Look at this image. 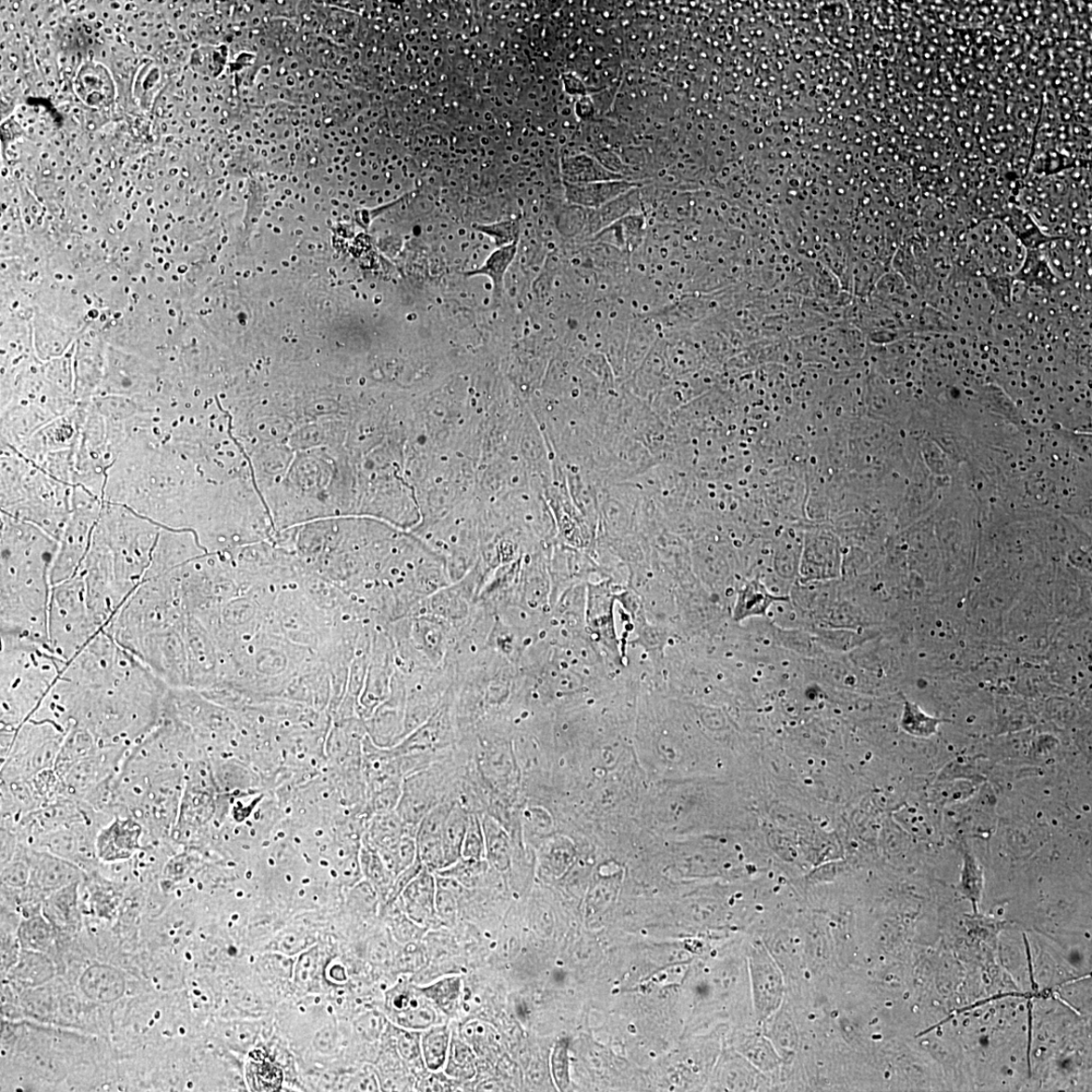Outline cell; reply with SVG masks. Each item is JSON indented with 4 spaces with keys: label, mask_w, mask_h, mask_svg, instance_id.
Returning a JSON list of instances; mask_svg holds the SVG:
<instances>
[{
    "label": "cell",
    "mask_w": 1092,
    "mask_h": 1092,
    "mask_svg": "<svg viewBox=\"0 0 1092 1092\" xmlns=\"http://www.w3.org/2000/svg\"><path fill=\"white\" fill-rule=\"evenodd\" d=\"M170 687L100 631L71 659L48 695L63 724L100 741L137 737L159 724Z\"/></svg>",
    "instance_id": "cell-1"
},
{
    "label": "cell",
    "mask_w": 1092,
    "mask_h": 1092,
    "mask_svg": "<svg viewBox=\"0 0 1092 1092\" xmlns=\"http://www.w3.org/2000/svg\"><path fill=\"white\" fill-rule=\"evenodd\" d=\"M57 549V540L37 526L5 519L0 584L2 638L49 646L48 616Z\"/></svg>",
    "instance_id": "cell-2"
},
{
    "label": "cell",
    "mask_w": 1092,
    "mask_h": 1092,
    "mask_svg": "<svg viewBox=\"0 0 1092 1092\" xmlns=\"http://www.w3.org/2000/svg\"><path fill=\"white\" fill-rule=\"evenodd\" d=\"M2 720L16 731L37 712L66 662L49 646L15 638H2Z\"/></svg>",
    "instance_id": "cell-3"
},
{
    "label": "cell",
    "mask_w": 1092,
    "mask_h": 1092,
    "mask_svg": "<svg viewBox=\"0 0 1092 1092\" xmlns=\"http://www.w3.org/2000/svg\"><path fill=\"white\" fill-rule=\"evenodd\" d=\"M102 630L90 615L86 584L80 574L53 586L48 638L58 657L70 662Z\"/></svg>",
    "instance_id": "cell-4"
},
{
    "label": "cell",
    "mask_w": 1092,
    "mask_h": 1092,
    "mask_svg": "<svg viewBox=\"0 0 1092 1092\" xmlns=\"http://www.w3.org/2000/svg\"><path fill=\"white\" fill-rule=\"evenodd\" d=\"M29 861L30 881L22 890L26 904H42L48 895L83 879L84 873L76 863L51 851H29Z\"/></svg>",
    "instance_id": "cell-5"
},
{
    "label": "cell",
    "mask_w": 1092,
    "mask_h": 1092,
    "mask_svg": "<svg viewBox=\"0 0 1092 1092\" xmlns=\"http://www.w3.org/2000/svg\"><path fill=\"white\" fill-rule=\"evenodd\" d=\"M452 809L449 804L432 809L419 822L416 833L417 856L428 870L446 869L443 833Z\"/></svg>",
    "instance_id": "cell-6"
},
{
    "label": "cell",
    "mask_w": 1092,
    "mask_h": 1092,
    "mask_svg": "<svg viewBox=\"0 0 1092 1092\" xmlns=\"http://www.w3.org/2000/svg\"><path fill=\"white\" fill-rule=\"evenodd\" d=\"M78 988L89 1001L110 1004L125 995L126 979L122 972L113 966L93 964L83 971Z\"/></svg>",
    "instance_id": "cell-7"
},
{
    "label": "cell",
    "mask_w": 1092,
    "mask_h": 1092,
    "mask_svg": "<svg viewBox=\"0 0 1092 1092\" xmlns=\"http://www.w3.org/2000/svg\"><path fill=\"white\" fill-rule=\"evenodd\" d=\"M142 827L131 820H117L97 838L98 856L105 862L127 860L139 848Z\"/></svg>",
    "instance_id": "cell-8"
},
{
    "label": "cell",
    "mask_w": 1092,
    "mask_h": 1092,
    "mask_svg": "<svg viewBox=\"0 0 1092 1092\" xmlns=\"http://www.w3.org/2000/svg\"><path fill=\"white\" fill-rule=\"evenodd\" d=\"M55 975V965L44 952L21 949L18 961L6 976L15 987L26 990L47 986Z\"/></svg>",
    "instance_id": "cell-9"
},
{
    "label": "cell",
    "mask_w": 1092,
    "mask_h": 1092,
    "mask_svg": "<svg viewBox=\"0 0 1092 1092\" xmlns=\"http://www.w3.org/2000/svg\"><path fill=\"white\" fill-rule=\"evenodd\" d=\"M436 878L424 868L401 894L408 916L424 923L436 915Z\"/></svg>",
    "instance_id": "cell-10"
},
{
    "label": "cell",
    "mask_w": 1092,
    "mask_h": 1092,
    "mask_svg": "<svg viewBox=\"0 0 1092 1092\" xmlns=\"http://www.w3.org/2000/svg\"><path fill=\"white\" fill-rule=\"evenodd\" d=\"M71 884L48 895L42 903V914L50 921L55 931L75 932L80 923L78 908V887Z\"/></svg>",
    "instance_id": "cell-11"
},
{
    "label": "cell",
    "mask_w": 1092,
    "mask_h": 1092,
    "mask_svg": "<svg viewBox=\"0 0 1092 1092\" xmlns=\"http://www.w3.org/2000/svg\"><path fill=\"white\" fill-rule=\"evenodd\" d=\"M55 929L42 911L23 918L17 931L21 949L46 952L54 941Z\"/></svg>",
    "instance_id": "cell-12"
},
{
    "label": "cell",
    "mask_w": 1092,
    "mask_h": 1092,
    "mask_svg": "<svg viewBox=\"0 0 1092 1092\" xmlns=\"http://www.w3.org/2000/svg\"><path fill=\"white\" fill-rule=\"evenodd\" d=\"M447 726L442 717L432 719L429 724L415 731L410 738L404 740L398 747L391 750L395 757L403 755L422 754L440 746V742L447 736Z\"/></svg>",
    "instance_id": "cell-13"
},
{
    "label": "cell",
    "mask_w": 1092,
    "mask_h": 1092,
    "mask_svg": "<svg viewBox=\"0 0 1092 1092\" xmlns=\"http://www.w3.org/2000/svg\"><path fill=\"white\" fill-rule=\"evenodd\" d=\"M470 816L461 807L452 806L443 833L444 858L446 869L462 860L464 836Z\"/></svg>",
    "instance_id": "cell-14"
},
{
    "label": "cell",
    "mask_w": 1092,
    "mask_h": 1092,
    "mask_svg": "<svg viewBox=\"0 0 1092 1092\" xmlns=\"http://www.w3.org/2000/svg\"><path fill=\"white\" fill-rule=\"evenodd\" d=\"M485 836L486 858L497 870L504 871L509 864V839L502 826L490 816L482 820Z\"/></svg>",
    "instance_id": "cell-15"
},
{
    "label": "cell",
    "mask_w": 1092,
    "mask_h": 1092,
    "mask_svg": "<svg viewBox=\"0 0 1092 1092\" xmlns=\"http://www.w3.org/2000/svg\"><path fill=\"white\" fill-rule=\"evenodd\" d=\"M450 1031L446 1026L432 1027L422 1038V1053L430 1071H438L447 1060Z\"/></svg>",
    "instance_id": "cell-16"
},
{
    "label": "cell",
    "mask_w": 1092,
    "mask_h": 1092,
    "mask_svg": "<svg viewBox=\"0 0 1092 1092\" xmlns=\"http://www.w3.org/2000/svg\"><path fill=\"white\" fill-rule=\"evenodd\" d=\"M22 991H25L21 1002L22 1011L35 1018L49 1021L57 1009L53 993L45 986Z\"/></svg>",
    "instance_id": "cell-17"
},
{
    "label": "cell",
    "mask_w": 1092,
    "mask_h": 1092,
    "mask_svg": "<svg viewBox=\"0 0 1092 1092\" xmlns=\"http://www.w3.org/2000/svg\"><path fill=\"white\" fill-rule=\"evenodd\" d=\"M462 983L459 977H450L438 981L435 986L422 989L426 998L440 1007L443 1011L451 1012L457 1005L461 994Z\"/></svg>",
    "instance_id": "cell-18"
},
{
    "label": "cell",
    "mask_w": 1092,
    "mask_h": 1092,
    "mask_svg": "<svg viewBox=\"0 0 1092 1092\" xmlns=\"http://www.w3.org/2000/svg\"><path fill=\"white\" fill-rule=\"evenodd\" d=\"M360 861H362V867L367 878L380 891H388L394 875L388 870L377 850L366 841L362 850Z\"/></svg>",
    "instance_id": "cell-19"
},
{
    "label": "cell",
    "mask_w": 1092,
    "mask_h": 1092,
    "mask_svg": "<svg viewBox=\"0 0 1092 1092\" xmlns=\"http://www.w3.org/2000/svg\"><path fill=\"white\" fill-rule=\"evenodd\" d=\"M29 851L17 854L7 860L3 866L2 881L6 887L14 891H21L30 881Z\"/></svg>",
    "instance_id": "cell-20"
},
{
    "label": "cell",
    "mask_w": 1092,
    "mask_h": 1092,
    "mask_svg": "<svg viewBox=\"0 0 1092 1092\" xmlns=\"http://www.w3.org/2000/svg\"><path fill=\"white\" fill-rule=\"evenodd\" d=\"M485 857L486 847L482 821L475 815H470L463 845L462 859L482 861Z\"/></svg>",
    "instance_id": "cell-21"
},
{
    "label": "cell",
    "mask_w": 1092,
    "mask_h": 1092,
    "mask_svg": "<svg viewBox=\"0 0 1092 1092\" xmlns=\"http://www.w3.org/2000/svg\"><path fill=\"white\" fill-rule=\"evenodd\" d=\"M449 1072L455 1076L471 1078L475 1074L474 1055L469 1047L461 1042L451 1044Z\"/></svg>",
    "instance_id": "cell-22"
},
{
    "label": "cell",
    "mask_w": 1092,
    "mask_h": 1092,
    "mask_svg": "<svg viewBox=\"0 0 1092 1092\" xmlns=\"http://www.w3.org/2000/svg\"><path fill=\"white\" fill-rule=\"evenodd\" d=\"M516 252L515 244L503 247L495 252L493 256L488 260L486 266L479 270V273H486L493 279L495 287L501 286L503 275L505 273L509 264L514 258Z\"/></svg>",
    "instance_id": "cell-23"
},
{
    "label": "cell",
    "mask_w": 1092,
    "mask_h": 1092,
    "mask_svg": "<svg viewBox=\"0 0 1092 1092\" xmlns=\"http://www.w3.org/2000/svg\"><path fill=\"white\" fill-rule=\"evenodd\" d=\"M775 598L767 594L764 587L753 584L742 596L741 615H762Z\"/></svg>",
    "instance_id": "cell-24"
},
{
    "label": "cell",
    "mask_w": 1092,
    "mask_h": 1092,
    "mask_svg": "<svg viewBox=\"0 0 1092 1092\" xmlns=\"http://www.w3.org/2000/svg\"><path fill=\"white\" fill-rule=\"evenodd\" d=\"M453 868L447 871L448 878H455L458 881L465 885H473L476 878L486 868V863L482 861L464 860L462 859L452 865Z\"/></svg>",
    "instance_id": "cell-25"
},
{
    "label": "cell",
    "mask_w": 1092,
    "mask_h": 1092,
    "mask_svg": "<svg viewBox=\"0 0 1092 1092\" xmlns=\"http://www.w3.org/2000/svg\"><path fill=\"white\" fill-rule=\"evenodd\" d=\"M2 969L7 975V972L18 961L21 947L16 934L3 933L2 938Z\"/></svg>",
    "instance_id": "cell-26"
},
{
    "label": "cell",
    "mask_w": 1092,
    "mask_h": 1092,
    "mask_svg": "<svg viewBox=\"0 0 1092 1092\" xmlns=\"http://www.w3.org/2000/svg\"><path fill=\"white\" fill-rule=\"evenodd\" d=\"M419 1040L416 1034L404 1033L399 1038V1049L403 1057L412 1060L417 1057L422 1049L419 1048Z\"/></svg>",
    "instance_id": "cell-27"
},
{
    "label": "cell",
    "mask_w": 1092,
    "mask_h": 1092,
    "mask_svg": "<svg viewBox=\"0 0 1092 1092\" xmlns=\"http://www.w3.org/2000/svg\"><path fill=\"white\" fill-rule=\"evenodd\" d=\"M565 1056H566V1052H565V1050H563L561 1048H559L555 1054L554 1070H555L556 1077H557V1079H559L560 1083L566 1082V1079H567V1077H566V1075H567L566 1063L567 1062L565 1059Z\"/></svg>",
    "instance_id": "cell-28"
}]
</instances>
